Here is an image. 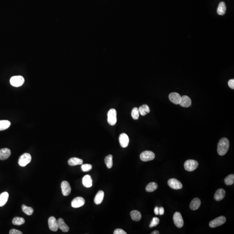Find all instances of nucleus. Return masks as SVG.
I'll return each mask as SVG.
<instances>
[{
	"instance_id": "f257e3e1",
	"label": "nucleus",
	"mask_w": 234,
	"mask_h": 234,
	"mask_svg": "<svg viewBox=\"0 0 234 234\" xmlns=\"http://www.w3.org/2000/svg\"><path fill=\"white\" fill-rule=\"evenodd\" d=\"M229 147V141L227 138L220 139L218 144L217 152L220 156H224L227 153Z\"/></svg>"
},
{
	"instance_id": "f03ea898",
	"label": "nucleus",
	"mask_w": 234,
	"mask_h": 234,
	"mask_svg": "<svg viewBox=\"0 0 234 234\" xmlns=\"http://www.w3.org/2000/svg\"><path fill=\"white\" fill-rule=\"evenodd\" d=\"M199 164L197 161L193 160H188L185 162L184 168L187 171H193L198 167Z\"/></svg>"
},
{
	"instance_id": "7ed1b4c3",
	"label": "nucleus",
	"mask_w": 234,
	"mask_h": 234,
	"mask_svg": "<svg viewBox=\"0 0 234 234\" xmlns=\"http://www.w3.org/2000/svg\"><path fill=\"white\" fill-rule=\"evenodd\" d=\"M32 158L30 154L25 153L20 156L19 159L18 164L20 166L24 167L30 163Z\"/></svg>"
},
{
	"instance_id": "20e7f679",
	"label": "nucleus",
	"mask_w": 234,
	"mask_h": 234,
	"mask_svg": "<svg viewBox=\"0 0 234 234\" xmlns=\"http://www.w3.org/2000/svg\"><path fill=\"white\" fill-rule=\"evenodd\" d=\"M108 122L111 125H114L117 122V112L114 108L110 109L108 113Z\"/></svg>"
},
{
	"instance_id": "39448f33",
	"label": "nucleus",
	"mask_w": 234,
	"mask_h": 234,
	"mask_svg": "<svg viewBox=\"0 0 234 234\" xmlns=\"http://www.w3.org/2000/svg\"><path fill=\"white\" fill-rule=\"evenodd\" d=\"M155 154L151 151H144L141 153L140 155V159L141 160L144 162L151 161L155 158Z\"/></svg>"
},
{
	"instance_id": "423d86ee",
	"label": "nucleus",
	"mask_w": 234,
	"mask_h": 234,
	"mask_svg": "<svg viewBox=\"0 0 234 234\" xmlns=\"http://www.w3.org/2000/svg\"><path fill=\"white\" fill-rule=\"evenodd\" d=\"M24 83V79L21 76H14L10 79L11 84L14 87H18L23 85Z\"/></svg>"
},
{
	"instance_id": "0eeeda50",
	"label": "nucleus",
	"mask_w": 234,
	"mask_h": 234,
	"mask_svg": "<svg viewBox=\"0 0 234 234\" xmlns=\"http://www.w3.org/2000/svg\"><path fill=\"white\" fill-rule=\"evenodd\" d=\"M226 222V218L224 216H221L211 221L209 224L211 228H216L224 224Z\"/></svg>"
},
{
	"instance_id": "6e6552de",
	"label": "nucleus",
	"mask_w": 234,
	"mask_h": 234,
	"mask_svg": "<svg viewBox=\"0 0 234 234\" xmlns=\"http://www.w3.org/2000/svg\"><path fill=\"white\" fill-rule=\"evenodd\" d=\"M173 222L175 225L178 228H181L184 224L183 218L181 214L179 212H176L174 213L173 217Z\"/></svg>"
},
{
	"instance_id": "1a4fd4ad",
	"label": "nucleus",
	"mask_w": 234,
	"mask_h": 234,
	"mask_svg": "<svg viewBox=\"0 0 234 234\" xmlns=\"http://www.w3.org/2000/svg\"><path fill=\"white\" fill-rule=\"evenodd\" d=\"M168 185L169 187L174 189H181L183 185L181 182L176 179H170L168 181Z\"/></svg>"
},
{
	"instance_id": "9d476101",
	"label": "nucleus",
	"mask_w": 234,
	"mask_h": 234,
	"mask_svg": "<svg viewBox=\"0 0 234 234\" xmlns=\"http://www.w3.org/2000/svg\"><path fill=\"white\" fill-rule=\"evenodd\" d=\"M62 193L64 196H68L71 192V188L70 183L66 181H64L61 183Z\"/></svg>"
},
{
	"instance_id": "9b49d317",
	"label": "nucleus",
	"mask_w": 234,
	"mask_h": 234,
	"mask_svg": "<svg viewBox=\"0 0 234 234\" xmlns=\"http://www.w3.org/2000/svg\"><path fill=\"white\" fill-rule=\"evenodd\" d=\"M85 203V200L83 197H77L72 200L71 202V206L74 208L82 207Z\"/></svg>"
},
{
	"instance_id": "f8f14e48",
	"label": "nucleus",
	"mask_w": 234,
	"mask_h": 234,
	"mask_svg": "<svg viewBox=\"0 0 234 234\" xmlns=\"http://www.w3.org/2000/svg\"><path fill=\"white\" fill-rule=\"evenodd\" d=\"M49 227L50 230L53 231H56L58 230V222L56 218L53 216H51L48 219Z\"/></svg>"
},
{
	"instance_id": "ddd939ff",
	"label": "nucleus",
	"mask_w": 234,
	"mask_h": 234,
	"mask_svg": "<svg viewBox=\"0 0 234 234\" xmlns=\"http://www.w3.org/2000/svg\"><path fill=\"white\" fill-rule=\"evenodd\" d=\"M119 141L122 147L125 148L128 146L129 142L128 136L125 133H122L119 136Z\"/></svg>"
},
{
	"instance_id": "4468645a",
	"label": "nucleus",
	"mask_w": 234,
	"mask_h": 234,
	"mask_svg": "<svg viewBox=\"0 0 234 234\" xmlns=\"http://www.w3.org/2000/svg\"><path fill=\"white\" fill-rule=\"evenodd\" d=\"M169 98L172 103L176 105H178L181 102V96L178 93H172L169 95Z\"/></svg>"
},
{
	"instance_id": "2eb2a0df",
	"label": "nucleus",
	"mask_w": 234,
	"mask_h": 234,
	"mask_svg": "<svg viewBox=\"0 0 234 234\" xmlns=\"http://www.w3.org/2000/svg\"><path fill=\"white\" fill-rule=\"evenodd\" d=\"M192 101L191 99L187 95H183L181 96V102L180 105L183 107L188 108L191 106Z\"/></svg>"
},
{
	"instance_id": "dca6fc26",
	"label": "nucleus",
	"mask_w": 234,
	"mask_h": 234,
	"mask_svg": "<svg viewBox=\"0 0 234 234\" xmlns=\"http://www.w3.org/2000/svg\"><path fill=\"white\" fill-rule=\"evenodd\" d=\"M11 155V151L8 148H3L0 150V160H5L9 158Z\"/></svg>"
},
{
	"instance_id": "f3484780",
	"label": "nucleus",
	"mask_w": 234,
	"mask_h": 234,
	"mask_svg": "<svg viewBox=\"0 0 234 234\" xmlns=\"http://www.w3.org/2000/svg\"><path fill=\"white\" fill-rule=\"evenodd\" d=\"M225 195V191L223 189H219L217 190L214 195V199L217 201L222 200Z\"/></svg>"
},
{
	"instance_id": "a211bd4d",
	"label": "nucleus",
	"mask_w": 234,
	"mask_h": 234,
	"mask_svg": "<svg viewBox=\"0 0 234 234\" xmlns=\"http://www.w3.org/2000/svg\"><path fill=\"white\" fill-rule=\"evenodd\" d=\"M58 222V228L62 231L63 232H68L69 231V226L65 223L64 219L62 218H60L57 220Z\"/></svg>"
},
{
	"instance_id": "6ab92c4d",
	"label": "nucleus",
	"mask_w": 234,
	"mask_h": 234,
	"mask_svg": "<svg viewBox=\"0 0 234 234\" xmlns=\"http://www.w3.org/2000/svg\"><path fill=\"white\" fill-rule=\"evenodd\" d=\"M201 205V201L199 198H194L190 202L189 207L193 210H196L200 208Z\"/></svg>"
},
{
	"instance_id": "aec40b11",
	"label": "nucleus",
	"mask_w": 234,
	"mask_h": 234,
	"mask_svg": "<svg viewBox=\"0 0 234 234\" xmlns=\"http://www.w3.org/2000/svg\"><path fill=\"white\" fill-rule=\"evenodd\" d=\"M83 184L85 187H91L93 185V180L89 175H86L83 179Z\"/></svg>"
},
{
	"instance_id": "412c9836",
	"label": "nucleus",
	"mask_w": 234,
	"mask_h": 234,
	"mask_svg": "<svg viewBox=\"0 0 234 234\" xmlns=\"http://www.w3.org/2000/svg\"><path fill=\"white\" fill-rule=\"evenodd\" d=\"M104 197V192L102 190H100L95 195L94 199V202L96 205L100 204L102 202Z\"/></svg>"
},
{
	"instance_id": "4be33fe9",
	"label": "nucleus",
	"mask_w": 234,
	"mask_h": 234,
	"mask_svg": "<svg viewBox=\"0 0 234 234\" xmlns=\"http://www.w3.org/2000/svg\"><path fill=\"white\" fill-rule=\"evenodd\" d=\"M9 198V194L5 192L0 194V207H2L5 205Z\"/></svg>"
},
{
	"instance_id": "5701e85b",
	"label": "nucleus",
	"mask_w": 234,
	"mask_h": 234,
	"mask_svg": "<svg viewBox=\"0 0 234 234\" xmlns=\"http://www.w3.org/2000/svg\"><path fill=\"white\" fill-rule=\"evenodd\" d=\"M83 160L81 159L78 158H72L68 160V163L69 165L71 166H75L81 165L83 164Z\"/></svg>"
},
{
	"instance_id": "b1692460",
	"label": "nucleus",
	"mask_w": 234,
	"mask_h": 234,
	"mask_svg": "<svg viewBox=\"0 0 234 234\" xmlns=\"http://www.w3.org/2000/svg\"><path fill=\"white\" fill-rule=\"evenodd\" d=\"M130 216L132 220L137 222L140 221L141 218V214L140 212L137 210H133L131 212Z\"/></svg>"
},
{
	"instance_id": "393cba45",
	"label": "nucleus",
	"mask_w": 234,
	"mask_h": 234,
	"mask_svg": "<svg viewBox=\"0 0 234 234\" xmlns=\"http://www.w3.org/2000/svg\"><path fill=\"white\" fill-rule=\"evenodd\" d=\"M139 112L140 114L142 116H144L150 112V108L147 105H143L140 107L139 108Z\"/></svg>"
},
{
	"instance_id": "a878e982",
	"label": "nucleus",
	"mask_w": 234,
	"mask_h": 234,
	"mask_svg": "<svg viewBox=\"0 0 234 234\" xmlns=\"http://www.w3.org/2000/svg\"><path fill=\"white\" fill-rule=\"evenodd\" d=\"M226 5L225 2H220L217 9L218 14L220 15H224L226 12Z\"/></svg>"
},
{
	"instance_id": "bb28decb",
	"label": "nucleus",
	"mask_w": 234,
	"mask_h": 234,
	"mask_svg": "<svg viewBox=\"0 0 234 234\" xmlns=\"http://www.w3.org/2000/svg\"><path fill=\"white\" fill-rule=\"evenodd\" d=\"M158 187V185L156 183L151 182L147 184V186L146 187V191L148 192H152L155 191L157 189Z\"/></svg>"
},
{
	"instance_id": "cd10ccee",
	"label": "nucleus",
	"mask_w": 234,
	"mask_h": 234,
	"mask_svg": "<svg viewBox=\"0 0 234 234\" xmlns=\"http://www.w3.org/2000/svg\"><path fill=\"white\" fill-rule=\"evenodd\" d=\"M11 122L7 120L0 121V131L5 130L9 128Z\"/></svg>"
},
{
	"instance_id": "c85d7f7f",
	"label": "nucleus",
	"mask_w": 234,
	"mask_h": 234,
	"mask_svg": "<svg viewBox=\"0 0 234 234\" xmlns=\"http://www.w3.org/2000/svg\"><path fill=\"white\" fill-rule=\"evenodd\" d=\"M113 157L112 155H108L105 158V162L106 165L108 169H110L112 168L113 166Z\"/></svg>"
},
{
	"instance_id": "c756f323",
	"label": "nucleus",
	"mask_w": 234,
	"mask_h": 234,
	"mask_svg": "<svg viewBox=\"0 0 234 234\" xmlns=\"http://www.w3.org/2000/svg\"><path fill=\"white\" fill-rule=\"evenodd\" d=\"M22 208L23 212L28 216H31L34 212V210L32 207H28L25 205H23Z\"/></svg>"
},
{
	"instance_id": "7c9ffc66",
	"label": "nucleus",
	"mask_w": 234,
	"mask_h": 234,
	"mask_svg": "<svg viewBox=\"0 0 234 234\" xmlns=\"http://www.w3.org/2000/svg\"><path fill=\"white\" fill-rule=\"evenodd\" d=\"M12 223L14 225H22L24 223L25 220L23 218L16 217H14L13 219Z\"/></svg>"
},
{
	"instance_id": "2f4dec72",
	"label": "nucleus",
	"mask_w": 234,
	"mask_h": 234,
	"mask_svg": "<svg viewBox=\"0 0 234 234\" xmlns=\"http://www.w3.org/2000/svg\"><path fill=\"white\" fill-rule=\"evenodd\" d=\"M234 183V175L230 174L225 179V183L226 185L230 186L232 185Z\"/></svg>"
},
{
	"instance_id": "473e14b6",
	"label": "nucleus",
	"mask_w": 234,
	"mask_h": 234,
	"mask_svg": "<svg viewBox=\"0 0 234 234\" xmlns=\"http://www.w3.org/2000/svg\"><path fill=\"white\" fill-rule=\"evenodd\" d=\"M139 109L135 107L132 109V112H131V116H132V118L134 120H137L139 118Z\"/></svg>"
},
{
	"instance_id": "72a5a7b5",
	"label": "nucleus",
	"mask_w": 234,
	"mask_h": 234,
	"mask_svg": "<svg viewBox=\"0 0 234 234\" xmlns=\"http://www.w3.org/2000/svg\"><path fill=\"white\" fill-rule=\"evenodd\" d=\"M81 168H82V170L85 172H88L91 170L93 168V166L90 164H85L82 165Z\"/></svg>"
},
{
	"instance_id": "f704fd0d",
	"label": "nucleus",
	"mask_w": 234,
	"mask_h": 234,
	"mask_svg": "<svg viewBox=\"0 0 234 234\" xmlns=\"http://www.w3.org/2000/svg\"><path fill=\"white\" fill-rule=\"evenodd\" d=\"M159 223L160 219L158 218L154 217L153 218L152 221L151 222L149 226L150 228H153V227H155L158 225L159 224Z\"/></svg>"
},
{
	"instance_id": "c9c22d12",
	"label": "nucleus",
	"mask_w": 234,
	"mask_h": 234,
	"mask_svg": "<svg viewBox=\"0 0 234 234\" xmlns=\"http://www.w3.org/2000/svg\"><path fill=\"white\" fill-rule=\"evenodd\" d=\"M114 234H127V233L122 229H118L114 231Z\"/></svg>"
},
{
	"instance_id": "e433bc0d",
	"label": "nucleus",
	"mask_w": 234,
	"mask_h": 234,
	"mask_svg": "<svg viewBox=\"0 0 234 234\" xmlns=\"http://www.w3.org/2000/svg\"><path fill=\"white\" fill-rule=\"evenodd\" d=\"M10 234H22V232L18 230L15 229H12L10 230L9 232Z\"/></svg>"
},
{
	"instance_id": "4c0bfd02",
	"label": "nucleus",
	"mask_w": 234,
	"mask_h": 234,
	"mask_svg": "<svg viewBox=\"0 0 234 234\" xmlns=\"http://www.w3.org/2000/svg\"><path fill=\"white\" fill-rule=\"evenodd\" d=\"M228 85L231 89H234V79H231L229 80L228 82Z\"/></svg>"
},
{
	"instance_id": "58836bf2",
	"label": "nucleus",
	"mask_w": 234,
	"mask_h": 234,
	"mask_svg": "<svg viewBox=\"0 0 234 234\" xmlns=\"http://www.w3.org/2000/svg\"><path fill=\"white\" fill-rule=\"evenodd\" d=\"M164 210L163 207H160L159 208V214L160 215H164Z\"/></svg>"
},
{
	"instance_id": "ea45409f",
	"label": "nucleus",
	"mask_w": 234,
	"mask_h": 234,
	"mask_svg": "<svg viewBox=\"0 0 234 234\" xmlns=\"http://www.w3.org/2000/svg\"><path fill=\"white\" fill-rule=\"evenodd\" d=\"M154 213L156 215H159V208L157 206L154 209Z\"/></svg>"
},
{
	"instance_id": "a19ab883",
	"label": "nucleus",
	"mask_w": 234,
	"mask_h": 234,
	"mask_svg": "<svg viewBox=\"0 0 234 234\" xmlns=\"http://www.w3.org/2000/svg\"><path fill=\"white\" fill-rule=\"evenodd\" d=\"M159 232L158 231H153L151 234H159Z\"/></svg>"
}]
</instances>
